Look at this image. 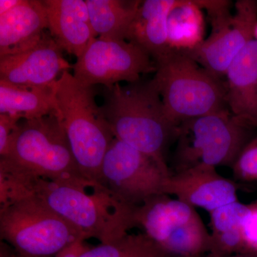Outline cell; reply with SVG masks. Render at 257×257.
I'll return each mask as SVG.
<instances>
[{
  "instance_id": "obj_2",
  "label": "cell",
  "mask_w": 257,
  "mask_h": 257,
  "mask_svg": "<svg viewBox=\"0 0 257 257\" xmlns=\"http://www.w3.org/2000/svg\"><path fill=\"white\" fill-rule=\"evenodd\" d=\"M0 172L25 178L89 186L79 170L57 113L19 122Z\"/></svg>"
},
{
  "instance_id": "obj_30",
  "label": "cell",
  "mask_w": 257,
  "mask_h": 257,
  "mask_svg": "<svg viewBox=\"0 0 257 257\" xmlns=\"http://www.w3.org/2000/svg\"><path fill=\"white\" fill-rule=\"evenodd\" d=\"M229 256H216V255H213V254H211V253H209V255H208L207 256H205V257H229ZM195 257H204L203 256V255H202V256H195Z\"/></svg>"
},
{
  "instance_id": "obj_12",
  "label": "cell",
  "mask_w": 257,
  "mask_h": 257,
  "mask_svg": "<svg viewBox=\"0 0 257 257\" xmlns=\"http://www.w3.org/2000/svg\"><path fill=\"white\" fill-rule=\"evenodd\" d=\"M62 51L52 36L45 34L31 48L0 57V79L20 87H53L58 76L72 67Z\"/></svg>"
},
{
  "instance_id": "obj_18",
  "label": "cell",
  "mask_w": 257,
  "mask_h": 257,
  "mask_svg": "<svg viewBox=\"0 0 257 257\" xmlns=\"http://www.w3.org/2000/svg\"><path fill=\"white\" fill-rule=\"evenodd\" d=\"M57 113L55 85L25 87L0 79V114L33 119Z\"/></svg>"
},
{
  "instance_id": "obj_27",
  "label": "cell",
  "mask_w": 257,
  "mask_h": 257,
  "mask_svg": "<svg viewBox=\"0 0 257 257\" xmlns=\"http://www.w3.org/2000/svg\"><path fill=\"white\" fill-rule=\"evenodd\" d=\"M22 0H1L0 1V15L5 14L16 8Z\"/></svg>"
},
{
  "instance_id": "obj_23",
  "label": "cell",
  "mask_w": 257,
  "mask_h": 257,
  "mask_svg": "<svg viewBox=\"0 0 257 257\" xmlns=\"http://www.w3.org/2000/svg\"><path fill=\"white\" fill-rule=\"evenodd\" d=\"M235 176L243 181H257V137L243 149L232 167Z\"/></svg>"
},
{
  "instance_id": "obj_15",
  "label": "cell",
  "mask_w": 257,
  "mask_h": 257,
  "mask_svg": "<svg viewBox=\"0 0 257 257\" xmlns=\"http://www.w3.org/2000/svg\"><path fill=\"white\" fill-rule=\"evenodd\" d=\"M226 104L236 117L257 126V40L236 56L225 75Z\"/></svg>"
},
{
  "instance_id": "obj_28",
  "label": "cell",
  "mask_w": 257,
  "mask_h": 257,
  "mask_svg": "<svg viewBox=\"0 0 257 257\" xmlns=\"http://www.w3.org/2000/svg\"><path fill=\"white\" fill-rule=\"evenodd\" d=\"M229 257H257V256L252 254V253H238V254L233 255V256H230Z\"/></svg>"
},
{
  "instance_id": "obj_22",
  "label": "cell",
  "mask_w": 257,
  "mask_h": 257,
  "mask_svg": "<svg viewBox=\"0 0 257 257\" xmlns=\"http://www.w3.org/2000/svg\"><path fill=\"white\" fill-rule=\"evenodd\" d=\"M248 211V204L235 201L211 211V228L212 234H224L241 231V224Z\"/></svg>"
},
{
  "instance_id": "obj_26",
  "label": "cell",
  "mask_w": 257,
  "mask_h": 257,
  "mask_svg": "<svg viewBox=\"0 0 257 257\" xmlns=\"http://www.w3.org/2000/svg\"><path fill=\"white\" fill-rule=\"evenodd\" d=\"M88 248H89V246L86 244L85 239L81 238L64 248L55 257H79Z\"/></svg>"
},
{
  "instance_id": "obj_5",
  "label": "cell",
  "mask_w": 257,
  "mask_h": 257,
  "mask_svg": "<svg viewBox=\"0 0 257 257\" xmlns=\"http://www.w3.org/2000/svg\"><path fill=\"white\" fill-rule=\"evenodd\" d=\"M155 62L152 80L166 116L176 127L187 120L228 108L224 83L187 52L172 50Z\"/></svg>"
},
{
  "instance_id": "obj_11",
  "label": "cell",
  "mask_w": 257,
  "mask_h": 257,
  "mask_svg": "<svg viewBox=\"0 0 257 257\" xmlns=\"http://www.w3.org/2000/svg\"><path fill=\"white\" fill-rule=\"evenodd\" d=\"M170 175L151 157L115 138L101 166L103 185L133 207L165 194L164 186Z\"/></svg>"
},
{
  "instance_id": "obj_1",
  "label": "cell",
  "mask_w": 257,
  "mask_h": 257,
  "mask_svg": "<svg viewBox=\"0 0 257 257\" xmlns=\"http://www.w3.org/2000/svg\"><path fill=\"white\" fill-rule=\"evenodd\" d=\"M7 177L15 195L38 197L78 229L85 239L112 242L135 227V207L121 202L105 186L84 187L40 178Z\"/></svg>"
},
{
  "instance_id": "obj_13",
  "label": "cell",
  "mask_w": 257,
  "mask_h": 257,
  "mask_svg": "<svg viewBox=\"0 0 257 257\" xmlns=\"http://www.w3.org/2000/svg\"><path fill=\"white\" fill-rule=\"evenodd\" d=\"M164 193L209 213L238 200L234 184L219 175L215 167L207 165L171 174L166 179Z\"/></svg>"
},
{
  "instance_id": "obj_19",
  "label": "cell",
  "mask_w": 257,
  "mask_h": 257,
  "mask_svg": "<svg viewBox=\"0 0 257 257\" xmlns=\"http://www.w3.org/2000/svg\"><path fill=\"white\" fill-rule=\"evenodd\" d=\"M86 3L96 36L126 40L142 1L86 0Z\"/></svg>"
},
{
  "instance_id": "obj_24",
  "label": "cell",
  "mask_w": 257,
  "mask_h": 257,
  "mask_svg": "<svg viewBox=\"0 0 257 257\" xmlns=\"http://www.w3.org/2000/svg\"><path fill=\"white\" fill-rule=\"evenodd\" d=\"M241 231L245 251L257 256V202L248 204Z\"/></svg>"
},
{
  "instance_id": "obj_10",
  "label": "cell",
  "mask_w": 257,
  "mask_h": 257,
  "mask_svg": "<svg viewBox=\"0 0 257 257\" xmlns=\"http://www.w3.org/2000/svg\"><path fill=\"white\" fill-rule=\"evenodd\" d=\"M73 76L85 86L103 84L111 89L121 82H136L142 74L156 71L151 56L125 40L94 39L72 66Z\"/></svg>"
},
{
  "instance_id": "obj_29",
  "label": "cell",
  "mask_w": 257,
  "mask_h": 257,
  "mask_svg": "<svg viewBox=\"0 0 257 257\" xmlns=\"http://www.w3.org/2000/svg\"><path fill=\"white\" fill-rule=\"evenodd\" d=\"M152 257H172V256H170V254H168V253L165 252H162L160 253H159V254L155 255V256H152Z\"/></svg>"
},
{
  "instance_id": "obj_3",
  "label": "cell",
  "mask_w": 257,
  "mask_h": 257,
  "mask_svg": "<svg viewBox=\"0 0 257 257\" xmlns=\"http://www.w3.org/2000/svg\"><path fill=\"white\" fill-rule=\"evenodd\" d=\"M101 109L115 138L151 157L170 173L165 152L171 139L177 137V127L166 116L152 80L117 83L107 89Z\"/></svg>"
},
{
  "instance_id": "obj_31",
  "label": "cell",
  "mask_w": 257,
  "mask_h": 257,
  "mask_svg": "<svg viewBox=\"0 0 257 257\" xmlns=\"http://www.w3.org/2000/svg\"><path fill=\"white\" fill-rule=\"evenodd\" d=\"M254 40H257V25L254 30Z\"/></svg>"
},
{
  "instance_id": "obj_21",
  "label": "cell",
  "mask_w": 257,
  "mask_h": 257,
  "mask_svg": "<svg viewBox=\"0 0 257 257\" xmlns=\"http://www.w3.org/2000/svg\"><path fill=\"white\" fill-rule=\"evenodd\" d=\"M164 251L145 233H128L112 242L88 248L79 257H152Z\"/></svg>"
},
{
  "instance_id": "obj_9",
  "label": "cell",
  "mask_w": 257,
  "mask_h": 257,
  "mask_svg": "<svg viewBox=\"0 0 257 257\" xmlns=\"http://www.w3.org/2000/svg\"><path fill=\"white\" fill-rule=\"evenodd\" d=\"M202 9L210 18L211 35L187 53L221 79L236 56L254 40L257 1L239 0L235 3L234 15L230 13L229 2L222 0H203Z\"/></svg>"
},
{
  "instance_id": "obj_20",
  "label": "cell",
  "mask_w": 257,
  "mask_h": 257,
  "mask_svg": "<svg viewBox=\"0 0 257 257\" xmlns=\"http://www.w3.org/2000/svg\"><path fill=\"white\" fill-rule=\"evenodd\" d=\"M202 0H180L167 17L169 45L172 50L188 52L203 41Z\"/></svg>"
},
{
  "instance_id": "obj_16",
  "label": "cell",
  "mask_w": 257,
  "mask_h": 257,
  "mask_svg": "<svg viewBox=\"0 0 257 257\" xmlns=\"http://www.w3.org/2000/svg\"><path fill=\"white\" fill-rule=\"evenodd\" d=\"M48 28L43 1L22 0L11 11L0 15V57L14 55L36 45Z\"/></svg>"
},
{
  "instance_id": "obj_25",
  "label": "cell",
  "mask_w": 257,
  "mask_h": 257,
  "mask_svg": "<svg viewBox=\"0 0 257 257\" xmlns=\"http://www.w3.org/2000/svg\"><path fill=\"white\" fill-rule=\"evenodd\" d=\"M20 119L14 115L0 114V157L8 152Z\"/></svg>"
},
{
  "instance_id": "obj_17",
  "label": "cell",
  "mask_w": 257,
  "mask_h": 257,
  "mask_svg": "<svg viewBox=\"0 0 257 257\" xmlns=\"http://www.w3.org/2000/svg\"><path fill=\"white\" fill-rule=\"evenodd\" d=\"M180 0L142 2L126 40L133 42L155 61L172 50L169 45L167 17Z\"/></svg>"
},
{
  "instance_id": "obj_7",
  "label": "cell",
  "mask_w": 257,
  "mask_h": 257,
  "mask_svg": "<svg viewBox=\"0 0 257 257\" xmlns=\"http://www.w3.org/2000/svg\"><path fill=\"white\" fill-rule=\"evenodd\" d=\"M252 128L228 108L184 121L176 137L175 173L199 165L233 167Z\"/></svg>"
},
{
  "instance_id": "obj_6",
  "label": "cell",
  "mask_w": 257,
  "mask_h": 257,
  "mask_svg": "<svg viewBox=\"0 0 257 257\" xmlns=\"http://www.w3.org/2000/svg\"><path fill=\"white\" fill-rule=\"evenodd\" d=\"M0 237L18 257H55L84 239L78 229L33 194L0 204Z\"/></svg>"
},
{
  "instance_id": "obj_14",
  "label": "cell",
  "mask_w": 257,
  "mask_h": 257,
  "mask_svg": "<svg viewBox=\"0 0 257 257\" xmlns=\"http://www.w3.org/2000/svg\"><path fill=\"white\" fill-rule=\"evenodd\" d=\"M50 35L62 50L79 58L96 35L86 1L45 0Z\"/></svg>"
},
{
  "instance_id": "obj_4",
  "label": "cell",
  "mask_w": 257,
  "mask_h": 257,
  "mask_svg": "<svg viewBox=\"0 0 257 257\" xmlns=\"http://www.w3.org/2000/svg\"><path fill=\"white\" fill-rule=\"evenodd\" d=\"M57 114L84 177L101 184V166L114 140L101 106L96 104L94 87L79 82L64 71L55 84Z\"/></svg>"
},
{
  "instance_id": "obj_8",
  "label": "cell",
  "mask_w": 257,
  "mask_h": 257,
  "mask_svg": "<svg viewBox=\"0 0 257 257\" xmlns=\"http://www.w3.org/2000/svg\"><path fill=\"white\" fill-rule=\"evenodd\" d=\"M134 221L172 257L199 256L210 251L211 234L194 207L167 194L136 206Z\"/></svg>"
}]
</instances>
